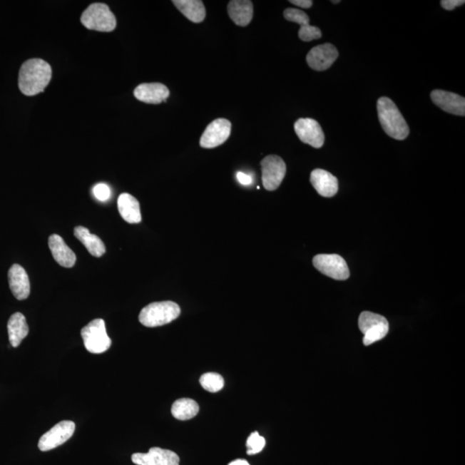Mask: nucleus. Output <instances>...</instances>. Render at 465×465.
I'll use <instances>...</instances> for the list:
<instances>
[{
  "label": "nucleus",
  "mask_w": 465,
  "mask_h": 465,
  "mask_svg": "<svg viewBox=\"0 0 465 465\" xmlns=\"http://www.w3.org/2000/svg\"><path fill=\"white\" fill-rule=\"evenodd\" d=\"M52 78L51 65L41 59L28 60L21 66L19 86L26 96H35L43 93Z\"/></svg>",
  "instance_id": "nucleus-1"
},
{
  "label": "nucleus",
  "mask_w": 465,
  "mask_h": 465,
  "mask_svg": "<svg viewBox=\"0 0 465 465\" xmlns=\"http://www.w3.org/2000/svg\"><path fill=\"white\" fill-rule=\"evenodd\" d=\"M377 112L382 127L386 134L396 140H402L409 135V128L396 103L386 97L377 101Z\"/></svg>",
  "instance_id": "nucleus-2"
},
{
  "label": "nucleus",
  "mask_w": 465,
  "mask_h": 465,
  "mask_svg": "<svg viewBox=\"0 0 465 465\" xmlns=\"http://www.w3.org/2000/svg\"><path fill=\"white\" fill-rule=\"evenodd\" d=\"M181 313L180 306L171 301L153 302L140 311L139 321L143 326L156 327L172 322Z\"/></svg>",
  "instance_id": "nucleus-3"
},
{
  "label": "nucleus",
  "mask_w": 465,
  "mask_h": 465,
  "mask_svg": "<svg viewBox=\"0 0 465 465\" xmlns=\"http://www.w3.org/2000/svg\"><path fill=\"white\" fill-rule=\"evenodd\" d=\"M83 26L91 31L111 32L116 27V16L106 4H91L83 12L81 19Z\"/></svg>",
  "instance_id": "nucleus-4"
},
{
  "label": "nucleus",
  "mask_w": 465,
  "mask_h": 465,
  "mask_svg": "<svg viewBox=\"0 0 465 465\" xmlns=\"http://www.w3.org/2000/svg\"><path fill=\"white\" fill-rule=\"evenodd\" d=\"M81 336L86 350L91 354H103L111 346V339L107 334L106 322L103 319L93 320L83 327Z\"/></svg>",
  "instance_id": "nucleus-5"
},
{
  "label": "nucleus",
  "mask_w": 465,
  "mask_h": 465,
  "mask_svg": "<svg viewBox=\"0 0 465 465\" xmlns=\"http://www.w3.org/2000/svg\"><path fill=\"white\" fill-rule=\"evenodd\" d=\"M359 327L364 334V346H369L384 339L387 335L389 327L387 320L383 315L369 312V311L361 313Z\"/></svg>",
  "instance_id": "nucleus-6"
},
{
  "label": "nucleus",
  "mask_w": 465,
  "mask_h": 465,
  "mask_svg": "<svg viewBox=\"0 0 465 465\" xmlns=\"http://www.w3.org/2000/svg\"><path fill=\"white\" fill-rule=\"evenodd\" d=\"M262 182L265 190L272 192L280 188L286 174V165L277 155H268L260 162Z\"/></svg>",
  "instance_id": "nucleus-7"
},
{
  "label": "nucleus",
  "mask_w": 465,
  "mask_h": 465,
  "mask_svg": "<svg viewBox=\"0 0 465 465\" xmlns=\"http://www.w3.org/2000/svg\"><path fill=\"white\" fill-rule=\"evenodd\" d=\"M313 264L320 272L335 280H347L350 276L346 261L338 255H318Z\"/></svg>",
  "instance_id": "nucleus-8"
},
{
  "label": "nucleus",
  "mask_w": 465,
  "mask_h": 465,
  "mask_svg": "<svg viewBox=\"0 0 465 465\" xmlns=\"http://www.w3.org/2000/svg\"><path fill=\"white\" fill-rule=\"evenodd\" d=\"M76 431V424L71 421H63L41 436L39 447L41 451H48L63 445L72 437Z\"/></svg>",
  "instance_id": "nucleus-9"
},
{
  "label": "nucleus",
  "mask_w": 465,
  "mask_h": 465,
  "mask_svg": "<svg viewBox=\"0 0 465 465\" xmlns=\"http://www.w3.org/2000/svg\"><path fill=\"white\" fill-rule=\"evenodd\" d=\"M232 124L228 120H214L205 128L200 138V146L203 148H214L223 144L230 136Z\"/></svg>",
  "instance_id": "nucleus-10"
},
{
  "label": "nucleus",
  "mask_w": 465,
  "mask_h": 465,
  "mask_svg": "<svg viewBox=\"0 0 465 465\" xmlns=\"http://www.w3.org/2000/svg\"><path fill=\"white\" fill-rule=\"evenodd\" d=\"M295 131L301 142L310 145L315 148L323 146L325 136L317 121L311 118L298 119L294 126Z\"/></svg>",
  "instance_id": "nucleus-11"
},
{
  "label": "nucleus",
  "mask_w": 465,
  "mask_h": 465,
  "mask_svg": "<svg viewBox=\"0 0 465 465\" xmlns=\"http://www.w3.org/2000/svg\"><path fill=\"white\" fill-rule=\"evenodd\" d=\"M339 52L333 44H325L313 48L307 55V62L310 68L317 71L329 69L338 59Z\"/></svg>",
  "instance_id": "nucleus-12"
},
{
  "label": "nucleus",
  "mask_w": 465,
  "mask_h": 465,
  "mask_svg": "<svg viewBox=\"0 0 465 465\" xmlns=\"http://www.w3.org/2000/svg\"><path fill=\"white\" fill-rule=\"evenodd\" d=\"M132 462L136 465H180V456L175 452L153 447L147 454H134Z\"/></svg>",
  "instance_id": "nucleus-13"
},
{
  "label": "nucleus",
  "mask_w": 465,
  "mask_h": 465,
  "mask_svg": "<svg viewBox=\"0 0 465 465\" xmlns=\"http://www.w3.org/2000/svg\"><path fill=\"white\" fill-rule=\"evenodd\" d=\"M431 101L440 109L456 116H465V98L460 95L443 90H434L431 93Z\"/></svg>",
  "instance_id": "nucleus-14"
},
{
  "label": "nucleus",
  "mask_w": 465,
  "mask_h": 465,
  "mask_svg": "<svg viewBox=\"0 0 465 465\" xmlns=\"http://www.w3.org/2000/svg\"><path fill=\"white\" fill-rule=\"evenodd\" d=\"M284 16L290 22L296 23L300 26L298 36L302 41H310L321 39V30L318 27L310 26V16L304 11L288 8L284 11Z\"/></svg>",
  "instance_id": "nucleus-15"
},
{
  "label": "nucleus",
  "mask_w": 465,
  "mask_h": 465,
  "mask_svg": "<svg viewBox=\"0 0 465 465\" xmlns=\"http://www.w3.org/2000/svg\"><path fill=\"white\" fill-rule=\"evenodd\" d=\"M134 95L140 102L158 105L167 101L170 91L168 87L161 83H144L136 87Z\"/></svg>",
  "instance_id": "nucleus-16"
},
{
  "label": "nucleus",
  "mask_w": 465,
  "mask_h": 465,
  "mask_svg": "<svg viewBox=\"0 0 465 465\" xmlns=\"http://www.w3.org/2000/svg\"><path fill=\"white\" fill-rule=\"evenodd\" d=\"M10 289L14 296L19 301L26 300L31 293V284L28 274L21 265L15 264L8 272Z\"/></svg>",
  "instance_id": "nucleus-17"
},
{
  "label": "nucleus",
  "mask_w": 465,
  "mask_h": 465,
  "mask_svg": "<svg viewBox=\"0 0 465 465\" xmlns=\"http://www.w3.org/2000/svg\"><path fill=\"white\" fill-rule=\"evenodd\" d=\"M310 182L317 192L324 198H332L338 193L337 178L323 169H315L310 174Z\"/></svg>",
  "instance_id": "nucleus-18"
},
{
  "label": "nucleus",
  "mask_w": 465,
  "mask_h": 465,
  "mask_svg": "<svg viewBox=\"0 0 465 465\" xmlns=\"http://www.w3.org/2000/svg\"><path fill=\"white\" fill-rule=\"evenodd\" d=\"M48 247L53 259L62 267L71 268L76 263V255L71 248L58 235H52L48 238Z\"/></svg>",
  "instance_id": "nucleus-19"
},
{
  "label": "nucleus",
  "mask_w": 465,
  "mask_h": 465,
  "mask_svg": "<svg viewBox=\"0 0 465 465\" xmlns=\"http://www.w3.org/2000/svg\"><path fill=\"white\" fill-rule=\"evenodd\" d=\"M228 14L236 26L246 27L252 19V2L250 0H231L228 5Z\"/></svg>",
  "instance_id": "nucleus-20"
},
{
  "label": "nucleus",
  "mask_w": 465,
  "mask_h": 465,
  "mask_svg": "<svg viewBox=\"0 0 465 465\" xmlns=\"http://www.w3.org/2000/svg\"><path fill=\"white\" fill-rule=\"evenodd\" d=\"M120 215L128 223L135 224L142 221L140 203L132 195L123 193L120 195L118 200Z\"/></svg>",
  "instance_id": "nucleus-21"
},
{
  "label": "nucleus",
  "mask_w": 465,
  "mask_h": 465,
  "mask_svg": "<svg viewBox=\"0 0 465 465\" xmlns=\"http://www.w3.org/2000/svg\"><path fill=\"white\" fill-rule=\"evenodd\" d=\"M74 235L84 245L91 255L99 258V257L105 255L106 251L105 244L98 236L91 234L88 228L78 226L74 228Z\"/></svg>",
  "instance_id": "nucleus-22"
},
{
  "label": "nucleus",
  "mask_w": 465,
  "mask_h": 465,
  "mask_svg": "<svg viewBox=\"0 0 465 465\" xmlns=\"http://www.w3.org/2000/svg\"><path fill=\"white\" fill-rule=\"evenodd\" d=\"M173 3L192 22L199 24L205 19V6L201 0H173Z\"/></svg>",
  "instance_id": "nucleus-23"
},
{
  "label": "nucleus",
  "mask_w": 465,
  "mask_h": 465,
  "mask_svg": "<svg viewBox=\"0 0 465 465\" xmlns=\"http://www.w3.org/2000/svg\"><path fill=\"white\" fill-rule=\"evenodd\" d=\"M7 329L11 347H18L29 334L26 317L21 313L12 315L8 322Z\"/></svg>",
  "instance_id": "nucleus-24"
},
{
  "label": "nucleus",
  "mask_w": 465,
  "mask_h": 465,
  "mask_svg": "<svg viewBox=\"0 0 465 465\" xmlns=\"http://www.w3.org/2000/svg\"><path fill=\"white\" fill-rule=\"evenodd\" d=\"M199 412V406L196 402L189 398L177 400L172 407L174 418L180 421H188L194 418Z\"/></svg>",
  "instance_id": "nucleus-25"
},
{
  "label": "nucleus",
  "mask_w": 465,
  "mask_h": 465,
  "mask_svg": "<svg viewBox=\"0 0 465 465\" xmlns=\"http://www.w3.org/2000/svg\"><path fill=\"white\" fill-rule=\"evenodd\" d=\"M202 387L211 393L220 392L224 387L223 377L218 373H205L200 377Z\"/></svg>",
  "instance_id": "nucleus-26"
},
{
  "label": "nucleus",
  "mask_w": 465,
  "mask_h": 465,
  "mask_svg": "<svg viewBox=\"0 0 465 465\" xmlns=\"http://www.w3.org/2000/svg\"><path fill=\"white\" fill-rule=\"evenodd\" d=\"M265 446V439L260 436L258 431L251 434L247 440V447L248 455H255L259 454L264 449Z\"/></svg>",
  "instance_id": "nucleus-27"
},
{
  "label": "nucleus",
  "mask_w": 465,
  "mask_h": 465,
  "mask_svg": "<svg viewBox=\"0 0 465 465\" xmlns=\"http://www.w3.org/2000/svg\"><path fill=\"white\" fill-rule=\"evenodd\" d=\"M93 194L99 201L105 202L111 197V189L106 184H98L93 188Z\"/></svg>",
  "instance_id": "nucleus-28"
},
{
  "label": "nucleus",
  "mask_w": 465,
  "mask_h": 465,
  "mask_svg": "<svg viewBox=\"0 0 465 465\" xmlns=\"http://www.w3.org/2000/svg\"><path fill=\"white\" fill-rule=\"evenodd\" d=\"M440 4H441V6L444 9L452 11L454 10L456 7L464 6L465 1H464V0H442Z\"/></svg>",
  "instance_id": "nucleus-29"
},
{
  "label": "nucleus",
  "mask_w": 465,
  "mask_h": 465,
  "mask_svg": "<svg viewBox=\"0 0 465 465\" xmlns=\"http://www.w3.org/2000/svg\"><path fill=\"white\" fill-rule=\"evenodd\" d=\"M290 3L293 4L295 6L304 8V9H308V8L313 6L312 0H290Z\"/></svg>",
  "instance_id": "nucleus-30"
},
{
  "label": "nucleus",
  "mask_w": 465,
  "mask_h": 465,
  "mask_svg": "<svg viewBox=\"0 0 465 465\" xmlns=\"http://www.w3.org/2000/svg\"><path fill=\"white\" fill-rule=\"evenodd\" d=\"M237 178L240 184H242L244 185H250L252 183V178L250 176L247 175V174H245L243 173H237Z\"/></svg>",
  "instance_id": "nucleus-31"
},
{
  "label": "nucleus",
  "mask_w": 465,
  "mask_h": 465,
  "mask_svg": "<svg viewBox=\"0 0 465 465\" xmlns=\"http://www.w3.org/2000/svg\"><path fill=\"white\" fill-rule=\"evenodd\" d=\"M228 465H250V464H249L247 460L236 459L235 461H232V462Z\"/></svg>",
  "instance_id": "nucleus-32"
},
{
  "label": "nucleus",
  "mask_w": 465,
  "mask_h": 465,
  "mask_svg": "<svg viewBox=\"0 0 465 465\" xmlns=\"http://www.w3.org/2000/svg\"><path fill=\"white\" fill-rule=\"evenodd\" d=\"M339 2H340L339 0H337V1H332V3H334V4H339Z\"/></svg>",
  "instance_id": "nucleus-33"
}]
</instances>
